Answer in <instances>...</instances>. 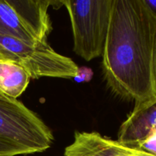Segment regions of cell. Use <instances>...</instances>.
<instances>
[{
  "instance_id": "cell-1",
  "label": "cell",
  "mask_w": 156,
  "mask_h": 156,
  "mask_svg": "<svg viewBox=\"0 0 156 156\" xmlns=\"http://www.w3.org/2000/svg\"><path fill=\"white\" fill-rule=\"evenodd\" d=\"M103 73L116 94L135 104L156 98V12L146 0H113Z\"/></svg>"
},
{
  "instance_id": "cell-2",
  "label": "cell",
  "mask_w": 156,
  "mask_h": 156,
  "mask_svg": "<svg viewBox=\"0 0 156 156\" xmlns=\"http://www.w3.org/2000/svg\"><path fill=\"white\" fill-rule=\"evenodd\" d=\"M60 3L69 15L75 53L86 61L102 56L113 0H67Z\"/></svg>"
},
{
  "instance_id": "cell-3",
  "label": "cell",
  "mask_w": 156,
  "mask_h": 156,
  "mask_svg": "<svg viewBox=\"0 0 156 156\" xmlns=\"http://www.w3.org/2000/svg\"><path fill=\"white\" fill-rule=\"evenodd\" d=\"M0 138L23 155L44 152L53 141L51 130L33 111L3 94L0 95Z\"/></svg>"
},
{
  "instance_id": "cell-4",
  "label": "cell",
  "mask_w": 156,
  "mask_h": 156,
  "mask_svg": "<svg viewBox=\"0 0 156 156\" xmlns=\"http://www.w3.org/2000/svg\"><path fill=\"white\" fill-rule=\"evenodd\" d=\"M0 46L15 58L17 63L26 70L30 79H72L77 77L79 73L76 62L69 57L56 53L47 41L29 44L0 34Z\"/></svg>"
},
{
  "instance_id": "cell-5",
  "label": "cell",
  "mask_w": 156,
  "mask_h": 156,
  "mask_svg": "<svg viewBox=\"0 0 156 156\" xmlns=\"http://www.w3.org/2000/svg\"><path fill=\"white\" fill-rule=\"evenodd\" d=\"M156 134V98L135 104L133 110L120 126L117 142L136 149Z\"/></svg>"
},
{
  "instance_id": "cell-6",
  "label": "cell",
  "mask_w": 156,
  "mask_h": 156,
  "mask_svg": "<svg viewBox=\"0 0 156 156\" xmlns=\"http://www.w3.org/2000/svg\"><path fill=\"white\" fill-rule=\"evenodd\" d=\"M24 28L37 41H47L52 24L48 9L53 4L48 0H8Z\"/></svg>"
},
{
  "instance_id": "cell-7",
  "label": "cell",
  "mask_w": 156,
  "mask_h": 156,
  "mask_svg": "<svg viewBox=\"0 0 156 156\" xmlns=\"http://www.w3.org/2000/svg\"><path fill=\"white\" fill-rule=\"evenodd\" d=\"M63 156H133L132 149L97 132H76Z\"/></svg>"
},
{
  "instance_id": "cell-8",
  "label": "cell",
  "mask_w": 156,
  "mask_h": 156,
  "mask_svg": "<svg viewBox=\"0 0 156 156\" xmlns=\"http://www.w3.org/2000/svg\"><path fill=\"white\" fill-rule=\"evenodd\" d=\"M30 76L16 62L0 61V92L17 99L23 94L30 82Z\"/></svg>"
},
{
  "instance_id": "cell-9",
  "label": "cell",
  "mask_w": 156,
  "mask_h": 156,
  "mask_svg": "<svg viewBox=\"0 0 156 156\" xmlns=\"http://www.w3.org/2000/svg\"><path fill=\"white\" fill-rule=\"evenodd\" d=\"M0 34L12 37L29 44L37 42L24 28L8 0H0Z\"/></svg>"
},
{
  "instance_id": "cell-10",
  "label": "cell",
  "mask_w": 156,
  "mask_h": 156,
  "mask_svg": "<svg viewBox=\"0 0 156 156\" xmlns=\"http://www.w3.org/2000/svg\"><path fill=\"white\" fill-rule=\"evenodd\" d=\"M23 155L17 147L0 138V156H15Z\"/></svg>"
},
{
  "instance_id": "cell-11",
  "label": "cell",
  "mask_w": 156,
  "mask_h": 156,
  "mask_svg": "<svg viewBox=\"0 0 156 156\" xmlns=\"http://www.w3.org/2000/svg\"><path fill=\"white\" fill-rule=\"evenodd\" d=\"M0 61H9V62H13L17 63L15 58L11 53L6 51L4 48H2L1 46H0Z\"/></svg>"
},
{
  "instance_id": "cell-12",
  "label": "cell",
  "mask_w": 156,
  "mask_h": 156,
  "mask_svg": "<svg viewBox=\"0 0 156 156\" xmlns=\"http://www.w3.org/2000/svg\"><path fill=\"white\" fill-rule=\"evenodd\" d=\"M132 149V152L133 154V156H155L152 154L149 153L147 152H145V151L140 150V149Z\"/></svg>"
},
{
  "instance_id": "cell-13",
  "label": "cell",
  "mask_w": 156,
  "mask_h": 156,
  "mask_svg": "<svg viewBox=\"0 0 156 156\" xmlns=\"http://www.w3.org/2000/svg\"><path fill=\"white\" fill-rule=\"evenodd\" d=\"M1 94H2V93H1V92H0V95H1Z\"/></svg>"
}]
</instances>
